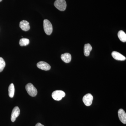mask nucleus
Wrapping results in <instances>:
<instances>
[{
  "mask_svg": "<svg viewBox=\"0 0 126 126\" xmlns=\"http://www.w3.org/2000/svg\"><path fill=\"white\" fill-rule=\"evenodd\" d=\"M26 89L28 94L32 97H35L37 95L38 91L32 84L29 83L26 86Z\"/></svg>",
  "mask_w": 126,
  "mask_h": 126,
  "instance_id": "1",
  "label": "nucleus"
},
{
  "mask_svg": "<svg viewBox=\"0 0 126 126\" xmlns=\"http://www.w3.org/2000/svg\"><path fill=\"white\" fill-rule=\"evenodd\" d=\"M44 29L46 34L50 35L53 32V26L49 20L45 19L44 21Z\"/></svg>",
  "mask_w": 126,
  "mask_h": 126,
  "instance_id": "2",
  "label": "nucleus"
},
{
  "mask_svg": "<svg viewBox=\"0 0 126 126\" xmlns=\"http://www.w3.org/2000/svg\"><path fill=\"white\" fill-rule=\"evenodd\" d=\"M55 6L60 11H64L67 7L65 0H56L54 3Z\"/></svg>",
  "mask_w": 126,
  "mask_h": 126,
  "instance_id": "3",
  "label": "nucleus"
},
{
  "mask_svg": "<svg viewBox=\"0 0 126 126\" xmlns=\"http://www.w3.org/2000/svg\"><path fill=\"white\" fill-rule=\"evenodd\" d=\"M65 93L62 90H57L53 92L52 94V97L54 100L59 101L61 100L65 96Z\"/></svg>",
  "mask_w": 126,
  "mask_h": 126,
  "instance_id": "4",
  "label": "nucleus"
},
{
  "mask_svg": "<svg viewBox=\"0 0 126 126\" xmlns=\"http://www.w3.org/2000/svg\"><path fill=\"white\" fill-rule=\"evenodd\" d=\"M93 99V97L90 94H88L84 95L83 98V101L84 104L87 106H89L92 105Z\"/></svg>",
  "mask_w": 126,
  "mask_h": 126,
  "instance_id": "5",
  "label": "nucleus"
},
{
  "mask_svg": "<svg viewBox=\"0 0 126 126\" xmlns=\"http://www.w3.org/2000/svg\"><path fill=\"white\" fill-rule=\"evenodd\" d=\"M37 66L39 68L45 71L49 70L51 68L50 65L44 61H40L37 63Z\"/></svg>",
  "mask_w": 126,
  "mask_h": 126,
  "instance_id": "6",
  "label": "nucleus"
},
{
  "mask_svg": "<svg viewBox=\"0 0 126 126\" xmlns=\"http://www.w3.org/2000/svg\"><path fill=\"white\" fill-rule=\"evenodd\" d=\"M20 113V110L18 107H15L12 110L11 115V121L14 122Z\"/></svg>",
  "mask_w": 126,
  "mask_h": 126,
  "instance_id": "7",
  "label": "nucleus"
},
{
  "mask_svg": "<svg viewBox=\"0 0 126 126\" xmlns=\"http://www.w3.org/2000/svg\"><path fill=\"white\" fill-rule=\"evenodd\" d=\"M118 117L120 121L123 124H126V113L123 109H121L118 110Z\"/></svg>",
  "mask_w": 126,
  "mask_h": 126,
  "instance_id": "8",
  "label": "nucleus"
},
{
  "mask_svg": "<svg viewBox=\"0 0 126 126\" xmlns=\"http://www.w3.org/2000/svg\"><path fill=\"white\" fill-rule=\"evenodd\" d=\"M111 55L113 58L116 60L123 61H125L126 60L125 56L116 51L113 52L112 53Z\"/></svg>",
  "mask_w": 126,
  "mask_h": 126,
  "instance_id": "9",
  "label": "nucleus"
},
{
  "mask_svg": "<svg viewBox=\"0 0 126 126\" xmlns=\"http://www.w3.org/2000/svg\"><path fill=\"white\" fill-rule=\"evenodd\" d=\"M19 26L21 30L25 31H27L30 30V24L27 21L23 20L20 21L19 24Z\"/></svg>",
  "mask_w": 126,
  "mask_h": 126,
  "instance_id": "10",
  "label": "nucleus"
},
{
  "mask_svg": "<svg viewBox=\"0 0 126 126\" xmlns=\"http://www.w3.org/2000/svg\"><path fill=\"white\" fill-rule=\"evenodd\" d=\"M61 59L65 63H70L72 59V56L71 54L69 53H65L61 55Z\"/></svg>",
  "mask_w": 126,
  "mask_h": 126,
  "instance_id": "11",
  "label": "nucleus"
},
{
  "mask_svg": "<svg viewBox=\"0 0 126 126\" xmlns=\"http://www.w3.org/2000/svg\"><path fill=\"white\" fill-rule=\"evenodd\" d=\"M92 47L90 44H85L84 48V53L85 56H89L90 52L92 50Z\"/></svg>",
  "mask_w": 126,
  "mask_h": 126,
  "instance_id": "12",
  "label": "nucleus"
},
{
  "mask_svg": "<svg viewBox=\"0 0 126 126\" xmlns=\"http://www.w3.org/2000/svg\"><path fill=\"white\" fill-rule=\"evenodd\" d=\"M118 36L121 41L123 42H126V34L123 31L121 30L118 32Z\"/></svg>",
  "mask_w": 126,
  "mask_h": 126,
  "instance_id": "13",
  "label": "nucleus"
},
{
  "mask_svg": "<svg viewBox=\"0 0 126 126\" xmlns=\"http://www.w3.org/2000/svg\"><path fill=\"white\" fill-rule=\"evenodd\" d=\"M15 88L14 84H10L9 87V95L11 98H13L15 94Z\"/></svg>",
  "mask_w": 126,
  "mask_h": 126,
  "instance_id": "14",
  "label": "nucleus"
},
{
  "mask_svg": "<svg viewBox=\"0 0 126 126\" xmlns=\"http://www.w3.org/2000/svg\"><path fill=\"white\" fill-rule=\"evenodd\" d=\"M30 43V40L29 39L23 38L20 39L19 41L20 45L21 46H26L28 45Z\"/></svg>",
  "mask_w": 126,
  "mask_h": 126,
  "instance_id": "15",
  "label": "nucleus"
},
{
  "mask_svg": "<svg viewBox=\"0 0 126 126\" xmlns=\"http://www.w3.org/2000/svg\"><path fill=\"white\" fill-rule=\"evenodd\" d=\"M5 62L4 59L0 57V72H2L5 66Z\"/></svg>",
  "mask_w": 126,
  "mask_h": 126,
  "instance_id": "16",
  "label": "nucleus"
},
{
  "mask_svg": "<svg viewBox=\"0 0 126 126\" xmlns=\"http://www.w3.org/2000/svg\"><path fill=\"white\" fill-rule=\"evenodd\" d=\"M35 126H44V125H43L41 124L40 123H37L35 125Z\"/></svg>",
  "mask_w": 126,
  "mask_h": 126,
  "instance_id": "17",
  "label": "nucleus"
},
{
  "mask_svg": "<svg viewBox=\"0 0 126 126\" xmlns=\"http://www.w3.org/2000/svg\"><path fill=\"white\" fill-rule=\"evenodd\" d=\"M2 0H0V2H1V1H2Z\"/></svg>",
  "mask_w": 126,
  "mask_h": 126,
  "instance_id": "18",
  "label": "nucleus"
}]
</instances>
